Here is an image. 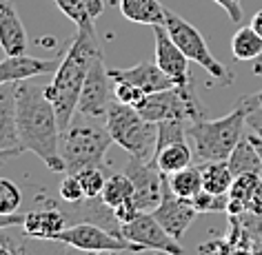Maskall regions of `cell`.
Instances as JSON below:
<instances>
[{"label": "cell", "instance_id": "obj_10", "mask_svg": "<svg viewBox=\"0 0 262 255\" xmlns=\"http://www.w3.org/2000/svg\"><path fill=\"white\" fill-rule=\"evenodd\" d=\"M114 100H116L114 78L109 76V69L104 67V58L100 54L94 60V64H91V69L87 74V80H84L76 113L94 118V120H104Z\"/></svg>", "mask_w": 262, "mask_h": 255}, {"label": "cell", "instance_id": "obj_1", "mask_svg": "<svg viewBox=\"0 0 262 255\" xmlns=\"http://www.w3.org/2000/svg\"><path fill=\"white\" fill-rule=\"evenodd\" d=\"M16 124L23 151H31L49 171L64 173L60 155V122L45 87L23 80L16 82Z\"/></svg>", "mask_w": 262, "mask_h": 255}, {"label": "cell", "instance_id": "obj_5", "mask_svg": "<svg viewBox=\"0 0 262 255\" xmlns=\"http://www.w3.org/2000/svg\"><path fill=\"white\" fill-rule=\"evenodd\" d=\"M111 138L129 155L145 162H154L158 151V124L140 115L138 109L114 100L104 118Z\"/></svg>", "mask_w": 262, "mask_h": 255}, {"label": "cell", "instance_id": "obj_40", "mask_svg": "<svg viewBox=\"0 0 262 255\" xmlns=\"http://www.w3.org/2000/svg\"><path fill=\"white\" fill-rule=\"evenodd\" d=\"M9 3H11V0H9Z\"/></svg>", "mask_w": 262, "mask_h": 255}, {"label": "cell", "instance_id": "obj_7", "mask_svg": "<svg viewBox=\"0 0 262 255\" xmlns=\"http://www.w3.org/2000/svg\"><path fill=\"white\" fill-rule=\"evenodd\" d=\"M140 115L149 122H165V120H198L205 118V107L200 104L193 91V82L187 87H171L165 91L147 94L138 107Z\"/></svg>", "mask_w": 262, "mask_h": 255}, {"label": "cell", "instance_id": "obj_39", "mask_svg": "<svg viewBox=\"0 0 262 255\" xmlns=\"http://www.w3.org/2000/svg\"><path fill=\"white\" fill-rule=\"evenodd\" d=\"M5 160H9V155H5V153H0V162H5Z\"/></svg>", "mask_w": 262, "mask_h": 255}, {"label": "cell", "instance_id": "obj_37", "mask_svg": "<svg viewBox=\"0 0 262 255\" xmlns=\"http://www.w3.org/2000/svg\"><path fill=\"white\" fill-rule=\"evenodd\" d=\"M0 255H20V253H18V248L9 240L0 238Z\"/></svg>", "mask_w": 262, "mask_h": 255}, {"label": "cell", "instance_id": "obj_29", "mask_svg": "<svg viewBox=\"0 0 262 255\" xmlns=\"http://www.w3.org/2000/svg\"><path fill=\"white\" fill-rule=\"evenodd\" d=\"M187 127H189V120H165V122H158V149L167 147V145H173V142L189 140Z\"/></svg>", "mask_w": 262, "mask_h": 255}, {"label": "cell", "instance_id": "obj_27", "mask_svg": "<svg viewBox=\"0 0 262 255\" xmlns=\"http://www.w3.org/2000/svg\"><path fill=\"white\" fill-rule=\"evenodd\" d=\"M78 182L82 187V193H84V200H96L100 198L102 189H104V182H107V173H104L102 167H89V169H82V171L76 173Z\"/></svg>", "mask_w": 262, "mask_h": 255}, {"label": "cell", "instance_id": "obj_16", "mask_svg": "<svg viewBox=\"0 0 262 255\" xmlns=\"http://www.w3.org/2000/svg\"><path fill=\"white\" fill-rule=\"evenodd\" d=\"M109 76L114 78V82H129L142 89L145 94H156V91L176 87L165 71L158 67V62H138L127 69H109Z\"/></svg>", "mask_w": 262, "mask_h": 255}, {"label": "cell", "instance_id": "obj_14", "mask_svg": "<svg viewBox=\"0 0 262 255\" xmlns=\"http://www.w3.org/2000/svg\"><path fill=\"white\" fill-rule=\"evenodd\" d=\"M0 153L9 158L23 153L16 124V82L0 84Z\"/></svg>", "mask_w": 262, "mask_h": 255}, {"label": "cell", "instance_id": "obj_13", "mask_svg": "<svg viewBox=\"0 0 262 255\" xmlns=\"http://www.w3.org/2000/svg\"><path fill=\"white\" fill-rule=\"evenodd\" d=\"M151 213L156 215V220L165 226V231L169 235H173L176 240H180L182 235L187 233V228L191 226V222L195 220V215H198L195 206L191 204V200H182L169 189V180L165 182V195H162V202Z\"/></svg>", "mask_w": 262, "mask_h": 255}, {"label": "cell", "instance_id": "obj_25", "mask_svg": "<svg viewBox=\"0 0 262 255\" xmlns=\"http://www.w3.org/2000/svg\"><path fill=\"white\" fill-rule=\"evenodd\" d=\"M169 180V189L178 195L182 200H193L195 195L202 191V173H200V167H193L189 165L180 171H176L171 175H167Z\"/></svg>", "mask_w": 262, "mask_h": 255}, {"label": "cell", "instance_id": "obj_6", "mask_svg": "<svg viewBox=\"0 0 262 255\" xmlns=\"http://www.w3.org/2000/svg\"><path fill=\"white\" fill-rule=\"evenodd\" d=\"M165 27L169 31V36L173 38V42L180 47V51L185 54L189 60L200 64L211 78H215L222 84H233V74L229 71L220 60H215V56L211 54L207 40L202 38V34L193 27L191 22H187L182 16L173 14L171 9H167L165 14Z\"/></svg>", "mask_w": 262, "mask_h": 255}, {"label": "cell", "instance_id": "obj_20", "mask_svg": "<svg viewBox=\"0 0 262 255\" xmlns=\"http://www.w3.org/2000/svg\"><path fill=\"white\" fill-rule=\"evenodd\" d=\"M229 167H231L233 175H245V173H255L262 175V155L258 151V145L251 135H245L238 147L233 149V153L229 155Z\"/></svg>", "mask_w": 262, "mask_h": 255}, {"label": "cell", "instance_id": "obj_24", "mask_svg": "<svg viewBox=\"0 0 262 255\" xmlns=\"http://www.w3.org/2000/svg\"><path fill=\"white\" fill-rule=\"evenodd\" d=\"M100 200L107 204L109 208H118L122 204L134 202V184H131L127 173H109L104 189L100 193Z\"/></svg>", "mask_w": 262, "mask_h": 255}, {"label": "cell", "instance_id": "obj_35", "mask_svg": "<svg viewBox=\"0 0 262 255\" xmlns=\"http://www.w3.org/2000/svg\"><path fill=\"white\" fill-rule=\"evenodd\" d=\"M25 222V213H11V215H0V231L3 228H14V226H23Z\"/></svg>", "mask_w": 262, "mask_h": 255}, {"label": "cell", "instance_id": "obj_28", "mask_svg": "<svg viewBox=\"0 0 262 255\" xmlns=\"http://www.w3.org/2000/svg\"><path fill=\"white\" fill-rule=\"evenodd\" d=\"M23 204V191L9 178H0V215L18 213Z\"/></svg>", "mask_w": 262, "mask_h": 255}, {"label": "cell", "instance_id": "obj_3", "mask_svg": "<svg viewBox=\"0 0 262 255\" xmlns=\"http://www.w3.org/2000/svg\"><path fill=\"white\" fill-rule=\"evenodd\" d=\"M251 111L247 98H240L231 113L218 118V120H207L198 118L191 120L187 127L189 145L193 149V155L200 162H220L229 160L238 142L245 138L242 131L247 127V115Z\"/></svg>", "mask_w": 262, "mask_h": 255}, {"label": "cell", "instance_id": "obj_38", "mask_svg": "<svg viewBox=\"0 0 262 255\" xmlns=\"http://www.w3.org/2000/svg\"><path fill=\"white\" fill-rule=\"evenodd\" d=\"M251 27H253L255 34H258V36L262 38V9H260V11H255V14H253V18H251Z\"/></svg>", "mask_w": 262, "mask_h": 255}, {"label": "cell", "instance_id": "obj_15", "mask_svg": "<svg viewBox=\"0 0 262 255\" xmlns=\"http://www.w3.org/2000/svg\"><path fill=\"white\" fill-rule=\"evenodd\" d=\"M60 60H45L34 56H5L0 60V84L5 82H23L34 80L38 76L56 74Z\"/></svg>", "mask_w": 262, "mask_h": 255}, {"label": "cell", "instance_id": "obj_9", "mask_svg": "<svg viewBox=\"0 0 262 255\" xmlns=\"http://www.w3.org/2000/svg\"><path fill=\"white\" fill-rule=\"evenodd\" d=\"M51 242H60L78 251H87V253H100V251H129L134 248V244H129L127 240L116 238L114 233H109L107 228H102L96 222H78V224H69L62 231H58Z\"/></svg>", "mask_w": 262, "mask_h": 255}, {"label": "cell", "instance_id": "obj_18", "mask_svg": "<svg viewBox=\"0 0 262 255\" xmlns=\"http://www.w3.org/2000/svg\"><path fill=\"white\" fill-rule=\"evenodd\" d=\"M67 226V218L60 211L47 208V211H29L25 213V222H23V231L25 235L34 240H42V242H51V238L62 231Z\"/></svg>", "mask_w": 262, "mask_h": 255}, {"label": "cell", "instance_id": "obj_33", "mask_svg": "<svg viewBox=\"0 0 262 255\" xmlns=\"http://www.w3.org/2000/svg\"><path fill=\"white\" fill-rule=\"evenodd\" d=\"M213 3L225 9V14L231 18V22H242V0H213Z\"/></svg>", "mask_w": 262, "mask_h": 255}, {"label": "cell", "instance_id": "obj_26", "mask_svg": "<svg viewBox=\"0 0 262 255\" xmlns=\"http://www.w3.org/2000/svg\"><path fill=\"white\" fill-rule=\"evenodd\" d=\"M231 54L235 60H258L262 56V38L255 34L253 27H240L231 38Z\"/></svg>", "mask_w": 262, "mask_h": 255}, {"label": "cell", "instance_id": "obj_19", "mask_svg": "<svg viewBox=\"0 0 262 255\" xmlns=\"http://www.w3.org/2000/svg\"><path fill=\"white\" fill-rule=\"evenodd\" d=\"M54 3L78 29H96L94 25L104 9L102 0H54Z\"/></svg>", "mask_w": 262, "mask_h": 255}, {"label": "cell", "instance_id": "obj_12", "mask_svg": "<svg viewBox=\"0 0 262 255\" xmlns=\"http://www.w3.org/2000/svg\"><path fill=\"white\" fill-rule=\"evenodd\" d=\"M154 29V42H156V62L165 71L167 78L176 87H187L191 84V71H189V58L182 54L180 47L169 36L165 25H156Z\"/></svg>", "mask_w": 262, "mask_h": 255}, {"label": "cell", "instance_id": "obj_8", "mask_svg": "<svg viewBox=\"0 0 262 255\" xmlns=\"http://www.w3.org/2000/svg\"><path fill=\"white\" fill-rule=\"evenodd\" d=\"M122 238L134 244V248L160 251L165 255H185L178 240L169 235L165 226L156 220V215L149 211H140L131 222L122 224Z\"/></svg>", "mask_w": 262, "mask_h": 255}, {"label": "cell", "instance_id": "obj_17", "mask_svg": "<svg viewBox=\"0 0 262 255\" xmlns=\"http://www.w3.org/2000/svg\"><path fill=\"white\" fill-rule=\"evenodd\" d=\"M0 47L5 56H25L27 51V31L9 0H0Z\"/></svg>", "mask_w": 262, "mask_h": 255}, {"label": "cell", "instance_id": "obj_21", "mask_svg": "<svg viewBox=\"0 0 262 255\" xmlns=\"http://www.w3.org/2000/svg\"><path fill=\"white\" fill-rule=\"evenodd\" d=\"M120 14L129 22L156 27V25H165L167 9L158 0H120Z\"/></svg>", "mask_w": 262, "mask_h": 255}, {"label": "cell", "instance_id": "obj_23", "mask_svg": "<svg viewBox=\"0 0 262 255\" xmlns=\"http://www.w3.org/2000/svg\"><path fill=\"white\" fill-rule=\"evenodd\" d=\"M200 173H202V189L211 193L229 195L235 175L231 171L227 160L220 162H200Z\"/></svg>", "mask_w": 262, "mask_h": 255}, {"label": "cell", "instance_id": "obj_31", "mask_svg": "<svg viewBox=\"0 0 262 255\" xmlns=\"http://www.w3.org/2000/svg\"><path fill=\"white\" fill-rule=\"evenodd\" d=\"M114 96L118 102L129 104V107H134V109H138L142 100L147 98L145 91L134 87V84H129V82H114Z\"/></svg>", "mask_w": 262, "mask_h": 255}, {"label": "cell", "instance_id": "obj_2", "mask_svg": "<svg viewBox=\"0 0 262 255\" xmlns=\"http://www.w3.org/2000/svg\"><path fill=\"white\" fill-rule=\"evenodd\" d=\"M102 51L96 40V29H78L71 47L58 64L54 80L45 87V96L51 100L60 122V131L69 127L78 111V100H80L84 80L91 69V64Z\"/></svg>", "mask_w": 262, "mask_h": 255}, {"label": "cell", "instance_id": "obj_11", "mask_svg": "<svg viewBox=\"0 0 262 255\" xmlns=\"http://www.w3.org/2000/svg\"><path fill=\"white\" fill-rule=\"evenodd\" d=\"M124 173L129 175L131 184H134V202L140 211H156V206L162 202L165 195V182L167 175L160 171L156 162H145L131 155Z\"/></svg>", "mask_w": 262, "mask_h": 255}, {"label": "cell", "instance_id": "obj_34", "mask_svg": "<svg viewBox=\"0 0 262 255\" xmlns=\"http://www.w3.org/2000/svg\"><path fill=\"white\" fill-rule=\"evenodd\" d=\"M247 127L251 129V133H255L260 138L262 142V109L260 107H255L249 111V115H247Z\"/></svg>", "mask_w": 262, "mask_h": 255}, {"label": "cell", "instance_id": "obj_30", "mask_svg": "<svg viewBox=\"0 0 262 255\" xmlns=\"http://www.w3.org/2000/svg\"><path fill=\"white\" fill-rule=\"evenodd\" d=\"M191 204L195 206L198 213H227L229 211V195L211 193V191H202L191 200Z\"/></svg>", "mask_w": 262, "mask_h": 255}, {"label": "cell", "instance_id": "obj_4", "mask_svg": "<svg viewBox=\"0 0 262 255\" xmlns=\"http://www.w3.org/2000/svg\"><path fill=\"white\" fill-rule=\"evenodd\" d=\"M111 138L107 124H100L94 118L74 115L69 127L60 133V155L64 162V173L76 175L82 169L102 167V160L107 155Z\"/></svg>", "mask_w": 262, "mask_h": 255}, {"label": "cell", "instance_id": "obj_22", "mask_svg": "<svg viewBox=\"0 0 262 255\" xmlns=\"http://www.w3.org/2000/svg\"><path fill=\"white\" fill-rule=\"evenodd\" d=\"M193 149L189 145V140H182V142H173V145H167L156 151V158L154 162L158 165V169L165 175H171L180 169L189 167L193 162Z\"/></svg>", "mask_w": 262, "mask_h": 255}, {"label": "cell", "instance_id": "obj_32", "mask_svg": "<svg viewBox=\"0 0 262 255\" xmlns=\"http://www.w3.org/2000/svg\"><path fill=\"white\" fill-rule=\"evenodd\" d=\"M58 191H60V198L64 202H69V204H78V202L84 200V193H82L80 182H78V178H76V175H71V173H67L60 180V187H58Z\"/></svg>", "mask_w": 262, "mask_h": 255}, {"label": "cell", "instance_id": "obj_36", "mask_svg": "<svg viewBox=\"0 0 262 255\" xmlns=\"http://www.w3.org/2000/svg\"><path fill=\"white\" fill-rule=\"evenodd\" d=\"M253 74L262 78V62L253 64ZM247 100H249V104H251V109H255V107L262 109V91H260V94H253V96H247Z\"/></svg>", "mask_w": 262, "mask_h": 255}]
</instances>
